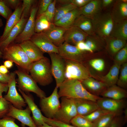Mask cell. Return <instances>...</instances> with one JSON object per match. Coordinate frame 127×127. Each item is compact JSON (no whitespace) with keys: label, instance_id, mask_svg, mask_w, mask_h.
Segmentation results:
<instances>
[{"label":"cell","instance_id":"obj_1","mask_svg":"<svg viewBox=\"0 0 127 127\" xmlns=\"http://www.w3.org/2000/svg\"><path fill=\"white\" fill-rule=\"evenodd\" d=\"M59 88L58 93L60 98L83 99L96 102L101 97L90 93L81 81L76 80L65 79Z\"/></svg>","mask_w":127,"mask_h":127},{"label":"cell","instance_id":"obj_2","mask_svg":"<svg viewBox=\"0 0 127 127\" xmlns=\"http://www.w3.org/2000/svg\"><path fill=\"white\" fill-rule=\"evenodd\" d=\"M58 48V54L64 59L83 64L91 59L100 57L105 54L103 51L93 53L82 51L75 46L65 42Z\"/></svg>","mask_w":127,"mask_h":127},{"label":"cell","instance_id":"obj_3","mask_svg":"<svg viewBox=\"0 0 127 127\" xmlns=\"http://www.w3.org/2000/svg\"><path fill=\"white\" fill-rule=\"evenodd\" d=\"M30 75L37 83L45 86L53 80L49 59L44 57L32 64L29 71Z\"/></svg>","mask_w":127,"mask_h":127},{"label":"cell","instance_id":"obj_4","mask_svg":"<svg viewBox=\"0 0 127 127\" xmlns=\"http://www.w3.org/2000/svg\"><path fill=\"white\" fill-rule=\"evenodd\" d=\"M3 52L4 59L14 63L18 67L28 73L33 62L28 58L19 44L13 42Z\"/></svg>","mask_w":127,"mask_h":127},{"label":"cell","instance_id":"obj_5","mask_svg":"<svg viewBox=\"0 0 127 127\" xmlns=\"http://www.w3.org/2000/svg\"><path fill=\"white\" fill-rule=\"evenodd\" d=\"M14 72L18 77L16 81L19 89L26 93L33 92L40 98L46 97L45 92L38 87L37 83L25 70L18 67V69Z\"/></svg>","mask_w":127,"mask_h":127},{"label":"cell","instance_id":"obj_6","mask_svg":"<svg viewBox=\"0 0 127 127\" xmlns=\"http://www.w3.org/2000/svg\"><path fill=\"white\" fill-rule=\"evenodd\" d=\"M95 34L105 39L109 36L114 22L110 12H101L92 19Z\"/></svg>","mask_w":127,"mask_h":127},{"label":"cell","instance_id":"obj_7","mask_svg":"<svg viewBox=\"0 0 127 127\" xmlns=\"http://www.w3.org/2000/svg\"><path fill=\"white\" fill-rule=\"evenodd\" d=\"M65 61V79L76 80L81 82L92 77L91 74L85 64L66 60Z\"/></svg>","mask_w":127,"mask_h":127},{"label":"cell","instance_id":"obj_8","mask_svg":"<svg viewBox=\"0 0 127 127\" xmlns=\"http://www.w3.org/2000/svg\"><path fill=\"white\" fill-rule=\"evenodd\" d=\"M78 115L74 99L63 97H61L60 107L53 119L70 124L71 120Z\"/></svg>","mask_w":127,"mask_h":127},{"label":"cell","instance_id":"obj_9","mask_svg":"<svg viewBox=\"0 0 127 127\" xmlns=\"http://www.w3.org/2000/svg\"><path fill=\"white\" fill-rule=\"evenodd\" d=\"M58 88L56 87L51 95L40 98L39 104L41 111L48 118L53 119L60 106Z\"/></svg>","mask_w":127,"mask_h":127},{"label":"cell","instance_id":"obj_10","mask_svg":"<svg viewBox=\"0 0 127 127\" xmlns=\"http://www.w3.org/2000/svg\"><path fill=\"white\" fill-rule=\"evenodd\" d=\"M10 79L8 83V89L4 98L11 103L15 107L23 109L27 104L24 99L18 93L16 87L17 83L16 79V73L14 71L10 73Z\"/></svg>","mask_w":127,"mask_h":127},{"label":"cell","instance_id":"obj_11","mask_svg":"<svg viewBox=\"0 0 127 127\" xmlns=\"http://www.w3.org/2000/svg\"><path fill=\"white\" fill-rule=\"evenodd\" d=\"M48 54L51 60L52 74L55 80L56 87L58 88L65 79V60L58 54L51 53Z\"/></svg>","mask_w":127,"mask_h":127},{"label":"cell","instance_id":"obj_12","mask_svg":"<svg viewBox=\"0 0 127 127\" xmlns=\"http://www.w3.org/2000/svg\"><path fill=\"white\" fill-rule=\"evenodd\" d=\"M99 108L121 115L126 109L127 102L125 99L116 100L110 98L101 97L96 102Z\"/></svg>","mask_w":127,"mask_h":127},{"label":"cell","instance_id":"obj_13","mask_svg":"<svg viewBox=\"0 0 127 127\" xmlns=\"http://www.w3.org/2000/svg\"><path fill=\"white\" fill-rule=\"evenodd\" d=\"M38 9V6L35 4L32 8L29 17L21 32L16 37L14 42L20 44L30 40L35 34V17Z\"/></svg>","mask_w":127,"mask_h":127},{"label":"cell","instance_id":"obj_14","mask_svg":"<svg viewBox=\"0 0 127 127\" xmlns=\"http://www.w3.org/2000/svg\"><path fill=\"white\" fill-rule=\"evenodd\" d=\"M30 40L44 53L59 54L58 47L53 43L43 32L35 33Z\"/></svg>","mask_w":127,"mask_h":127},{"label":"cell","instance_id":"obj_15","mask_svg":"<svg viewBox=\"0 0 127 127\" xmlns=\"http://www.w3.org/2000/svg\"><path fill=\"white\" fill-rule=\"evenodd\" d=\"M31 110L28 106L24 109H19L14 107L11 103L9 111L6 116L16 119L21 124L29 127H37L34 122L30 114Z\"/></svg>","mask_w":127,"mask_h":127},{"label":"cell","instance_id":"obj_16","mask_svg":"<svg viewBox=\"0 0 127 127\" xmlns=\"http://www.w3.org/2000/svg\"><path fill=\"white\" fill-rule=\"evenodd\" d=\"M18 89L31 110L32 114V117L36 125L38 127L44 124L45 123L43 120L44 115L35 103L32 95L29 93H26L20 89Z\"/></svg>","mask_w":127,"mask_h":127},{"label":"cell","instance_id":"obj_17","mask_svg":"<svg viewBox=\"0 0 127 127\" xmlns=\"http://www.w3.org/2000/svg\"><path fill=\"white\" fill-rule=\"evenodd\" d=\"M88 35L78 27L73 26L66 29L64 35V42L75 46L78 43L84 41Z\"/></svg>","mask_w":127,"mask_h":127},{"label":"cell","instance_id":"obj_18","mask_svg":"<svg viewBox=\"0 0 127 127\" xmlns=\"http://www.w3.org/2000/svg\"><path fill=\"white\" fill-rule=\"evenodd\" d=\"M78 115H87L93 111L100 109L96 102L85 99H74Z\"/></svg>","mask_w":127,"mask_h":127},{"label":"cell","instance_id":"obj_19","mask_svg":"<svg viewBox=\"0 0 127 127\" xmlns=\"http://www.w3.org/2000/svg\"><path fill=\"white\" fill-rule=\"evenodd\" d=\"M121 67V65L114 63L108 73L105 75L91 74L92 77L104 83L108 87L116 84Z\"/></svg>","mask_w":127,"mask_h":127},{"label":"cell","instance_id":"obj_20","mask_svg":"<svg viewBox=\"0 0 127 127\" xmlns=\"http://www.w3.org/2000/svg\"><path fill=\"white\" fill-rule=\"evenodd\" d=\"M28 18L22 16L16 25L12 29L7 37L0 42V48L4 51L10 44L13 42L23 30Z\"/></svg>","mask_w":127,"mask_h":127},{"label":"cell","instance_id":"obj_21","mask_svg":"<svg viewBox=\"0 0 127 127\" xmlns=\"http://www.w3.org/2000/svg\"><path fill=\"white\" fill-rule=\"evenodd\" d=\"M110 13L114 23L127 20V0H115Z\"/></svg>","mask_w":127,"mask_h":127},{"label":"cell","instance_id":"obj_22","mask_svg":"<svg viewBox=\"0 0 127 127\" xmlns=\"http://www.w3.org/2000/svg\"><path fill=\"white\" fill-rule=\"evenodd\" d=\"M19 44L28 58L33 62L45 57L44 53L30 40L24 41Z\"/></svg>","mask_w":127,"mask_h":127},{"label":"cell","instance_id":"obj_23","mask_svg":"<svg viewBox=\"0 0 127 127\" xmlns=\"http://www.w3.org/2000/svg\"><path fill=\"white\" fill-rule=\"evenodd\" d=\"M66 29L52 23L48 29L43 32L54 45L58 47L64 42V35Z\"/></svg>","mask_w":127,"mask_h":127},{"label":"cell","instance_id":"obj_24","mask_svg":"<svg viewBox=\"0 0 127 127\" xmlns=\"http://www.w3.org/2000/svg\"><path fill=\"white\" fill-rule=\"evenodd\" d=\"M81 82L89 92L97 96H99L108 87L104 83L92 77H89Z\"/></svg>","mask_w":127,"mask_h":127},{"label":"cell","instance_id":"obj_25","mask_svg":"<svg viewBox=\"0 0 127 127\" xmlns=\"http://www.w3.org/2000/svg\"><path fill=\"white\" fill-rule=\"evenodd\" d=\"M22 11V4L19 6L7 20L3 34L0 37V42L4 40L8 36L12 29L20 20Z\"/></svg>","mask_w":127,"mask_h":127},{"label":"cell","instance_id":"obj_26","mask_svg":"<svg viewBox=\"0 0 127 127\" xmlns=\"http://www.w3.org/2000/svg\"><path fill=\"white\" fill-rule=\"evenodd\" d=\"M101 0H91L83 7L79 8L80 15L91 19L102 12Z\"/></svg>","mask_w":127,"mask_h":127},{"label":"cell","instance_id":"obj_27","mask_svg":"<svg viewBox=\"0 0 127 127\" xmlns=\"http://www.w3.org/2000/svg\"><path fill=\"white\" fill-rule=\"evenodd\" d=\"M104 39L105 48L109 54L113 56L127 44L125 40L110 36Z\"/></svg>","mask_w":127,"mask_h":127},{"label":"cell","instance_id":"obj_28","mask_svg":"<svg viewBox=\"0 0 127 127\" xmlns=\"http://www.w3.org/2000/svg\"><path fill=\"white\" fill-rule=\"evenodd\" d=\"M84 42L88 52L90 53L95 52L97 51H100L104 48H105V39L96 34L88 35Z\"/></svg>","mask_w":127,"mask_h":127},{"label":"cell","instance_id":"obj_29","mask_svg":"<svg viewBox=\"0 0 127 127\" xmlns=\"http://www.w3.org/2000/svg\"><path fill=\"white\" fill-rule=\"evenodd\" d=\"M80 15L79 8H77L68 12L53 23L56 26L67 29L73 26L76 19Z\"/></svg>","mask_w":127,"mask_h":127},{"label":"cell","instance_id":"obj_30","mask_svg":"<svg viewBox=\"0 0 127 127\" xmlns=\"http://www.w3.org/2000/svg\"><path fill=\"white\" fill-rule=\"evenodd\" d=\"M100 96L103 97L121 100L127 98V92L126 89L115 85L108 87Z\"/></svg>","mask_w":127,"mask_h":127},{"label":"cell","instance_id":"obj_31","mask_svg":"<svg viewBox=\"0 0 127 127\" xmlns=\"http://www.w3.org/2000/svg\"><path fill=\"white\" fill-rule=\"evenodd\" d=\"M73 26L78 27L88 36L96 34L93 29L91 19L83 15H80L77 17Z\"/></svg>","mask_w":127,"mask_h":127},{"label":"cell","instance_id":"obj_32","mask_svg":"<svg viewBox=\"0 0 127 127\" xmlns=\"http://www.w3.org/2000/svg\"><path fill=\"white\" fill-rule=\"evenodd\" d=\"M109 36L127 40V20L114 23Z\"/></svg>","mask_w":127,"mask_h":127},{"label":"cell","instance_id":"obj_33","mask_svg":"<svg viewBox=\"0 0 127 127\" xmlns=\"http://www.w3.org/2000/svg\"><path fill=\"white\" fill-rule=\"evenodd\" d=\"M52 23L43 15L37 16L35 20V32L39 33L48 29L50 27Z\"/></svg>","mask_w":127,"mask_h":127},{"label":"cell","instance_id":"obj_34","mask_svg":"<svg viewBox=\"0 0 127 127\" xmlns=\"http://www.w3.org/2000/svg\"><path fill=\"white\" fill-rule=\"evenodd\" d=\"M56 8L53 23L58 20L62 17L68 12L75 9L77 7L72 4H64Z\"/></svg>","mask_w":127,"mask_h":127},{"label":"cell","instance_id":"obj_35","mask_svg":"<svg viewBox=\"0 0 127 127\" xmlns=\"http://www.w3.org/2000/svg\"><path fill=\"white\" fill-rule=\"evenodd\" d=\"M116 116L115 114L113 113L105 115L93 123L94 127H108Z\"/></svg>","mask_w":127,"mask_h":127},{"label":"cell","instance_id":"obj_36","mask_svg":"<svg viewBox=\"0 0 127 127\" xmlns=\"http://www.w3.org/2000/svg\"><path fill=\"white\" fill-rule=\"evenodd\" d=\"M70 123L76 127H94L93 123L78 115L71 120Z\"/></svg>","mask_w":127,"mask_h":127},{"label":"cell","instance_id":"obj_37","mask_svg":"<svg viewBox=\"0 0 127 127\" xmlns=\"http://www.w3.org/2000/svg\"><path fill=\"white\" fill-rule=\"evenodd\" d=\"M119 75L117 83V85L125 89L127 88V63L122 65Z\"/></svg>","mask_w":127,"mask_h":127},{"label":"cell","instance_id":"obj_38","mask_svg":"<svg viewBox=\"0 0 127 127\" xmlns=\"http://www.w3.org/2000/svg\"><path fill=\"white\" fill-rule=\"evenodd\" d=\"M36 0H22V11L21 16L28 18L32 8L36 4Z\"/></svg>","mask_w":127,"mask_h":127},{"label":"cell","instance_id":"obj_39","mask_svg":"<svg viewBox=\"0 0 127 127\" xmlns=\"http://www.w3.org/2000/svg\"><path fill=\"white\" fill-rule=\"evenodd\" d=\"M114 60L115 63L121 65L126 63L127 60V44L116 53Z\"/></svg>","mask_w":127,"mask_h":127},{"label":"cell","instance_id":"obj_40","mask_svg":"<svg viewBox=\"0 0 127 127\" xmlns=\"http://www.w3.org/2000/svg\"><path fill=\"white\" fill-rule=\"evenodd\" d=\"M110 113H112L100 109L87 115L82 116L90 121L94 123L104 115Z\"/></svg>","mask_w":127,"mask_h":127},{"label":"cell","instance_id":"obj_41","mask_svg":"<svg viewBox=\"0 0 127 127\" xmlns=\"http://www.w3.org/2000/svg\"><path fill=\"white\" fill-rule=\"evenodd\" d=\"M15 120L13 117L6 116L0 119V127H26L22 124L21 127L19 126L15 123Z\"/></svg>","mask_w":127,"mask_h":127},{"label":"cell","instance_id":"obj_42","mask_svg":"<svg viewBox=\"0 0 127 127\" xmlns=\"http://www.w3.org/2000/svg\"><path fill=\"white\" fill-rule=\"evenodd\" d=\"M56 0H53L49 5L46 12L42 15L45 16L49 21L52 23L55 14Z\"/></svg>","mask_w":127,"mask_h":127},{"label":"cell","instance_id":"obj_43","mask_svg":"<svg viewBox=\"0 0 127 127\" xmlns=\"http://www.w3.org/2000/svg\"><path fill=\"white\" fill-rule=\"evenodd\" d=\"M90 65L96 71H101L105 67V62L104 60L100 58H95L91 59L89 62Z\"/></svg>","mask_w":127,"mask_h":127},{"label":"cell","instance_id":"obj_44","mask_svg":"<svg viewBox=\"0 0 127 127\" xmlns=\"http://www.w3.org/2000/svg\"><path fill=\"white\" fill-rule=\"evenodd\" d=\"M11 104L2 96H0V119L6 116L9 109Z\"/></svg>","mask_w":127,"mask_h":127},{"label":"cell","instance_id":"obj_45","mask_svg":"<svg viewBox=\"0 0 127 127\" xmlns=\"http://www.w3.org/2000/svg\"><path fill=\"white\" fill-rule=\"evenodd\" d=\"M43 119L45 123L52 126L56 127H76L71 124L67 123L54 119L48 118L44 116Z\"/></svg>","mask_w":127,"mask_h":127},{"label":"cell","instance_id":"obj_46","mask_svg":"<svg viewBox=\"0 0 127 127\" xmlns=\"http://www.w3.org/2000/svg\"><path fill=\"white\" fill-rule=\"evenodd\" d=\"M12 13L10 8L2 0H0V15L7 20Z\"/></svg>","mask_w":127,"mask_h":127},{"label":"cell","instance_id":"obj_47","mask_svg":"<svg viewBox=\"0 0 127 127\" xmlns=\"http://www.w3.org/2000/svg\"><path fill=\"white\" fill-rule=\"evenodd\" d=\"M52 0H40L37 12V16L42 15L46 11L49 5L53 1Z\"/></svg>","mask_w":127,"mask_h":127},{"label":"cell","instance_id":"obj_48","mask_svg":"<svg viewBox=\"0 0 127 127\" xmlns=\"http://www.w3.org/2000/svg\"><path fill=\"white\" fill-rule=\"evenodd\" d=\"M127 120L124 117L116 116L114 119L108 127H123L126 123Z\"/></svg>","mask_w":127,"mask_h":127},{"label":"cell","instance_id":"obj_49","mask_svg":"<svg viewBox=\"0 0 127 127\" xmlns=\"http://www.w3.org/2000/svg\"><path fill=\"white\" fill-rule=\"evenodd\" d=\"M9 8L15 10L22 4V0H2Z\"/></svg>","mask_w":127,"mask_h":127},{"label":"cell","instance_id":"obj_50","mask_svg":"<svg viewBox=\"0 0 127 127\" xmlns=\"http://www.w3.org/2000/svg\"><path fill=\"white\" fill-rule=\"evenodd\" d=\"M91 0H68L69 4H72L77 7L80 8L88 3Z\"/></svg>","mask_w":127,"mask_h":127},{"label":"cell","instance_id":"obj_51","mask_svg":"<svg viewBox=\"0 0 127 127\" xmlns=\"http://www.w3.org/2000/svg\"><path fill=\"white\" fill-rule=\"evenodd\" d=\"M10 77V74H4L0 73V82L3 83L8 84Z\"/></svg>","mask_w":127,"mask_h":127},{"label":"cell","instance_id":"obj_52","mask_svg":"<svg viewBox=\"0 0 127 127\" xmlns=\"http://www.w3.org/2000/svg\"><path fill=\"white\" fill-rule=\"evenodd\" d=\"M75 46L81 51L88 52L87 49L84 41H81L78 43Z\"/></svg>","mask_w":127,"mask_h":127},{"label":"cell","instance_id":"obj_53","mask_svg":"<svg viewBox=\"0 0 127 127\" xmlns=\"http://www.w3.org/2000/svg\"><path fill=\"white\" fill-rule=\"evenodd\" d=\"M8 84H4L0 82V96H2V93L8 91Z\"/></svg>","mask_w":127,"mask_h":127},{"label":"cell","instance_id":"obj_54","mask_svg":"<svg viewBox=\"0 0 127 127\" xmlns=\"http://www.w3.org/2000/svg\"><path fill=\"white\" fill-rule=\"evenodd\" d=\"M115 0H102V8H105L109 6L114 3Z\"/></svg>","mask_w":127,"mask_h":127},{"label":"cell","instance_id":"obj_55","mask_svg":"<svg viewBox=\"0 0 127 127\" xmlns=\"http://www.w3.org/2000/svg\"><path fill=\"white\" fill-rule=\"evenodd\" d=\"M13 62L11 60H7L4 62V65L7 68H10L13 66Z\"/></svg>","mask_w":127,"mask_h":127},{"label":"cell","instance_id":"obj_56","mask_svg":"<svg viewBox=\"0 0 127 127\" xmlns=\"http://www.w3.org/2000/svg\"><path fill=\"white\" fill-rule=\"evenodd\" d=\"M9 72L7 68L4 65L0 66V73L4 74H6Z\"/></svg>","mask_w":127,"mask_h":127},{"label":"cell","instance_id":"obj_57","mask_svg":"<svg viewBox=\"0 0 127 127\" xmlns=\"http://www.w3.org/2000/svg\"><path fill=\"white\" fill-rule=\"evenodd\" d=\"M37 127H56L50 125L46 123H45L43 125H42L41 126H38Z\"/></svg>","mask_w":127,"mask_h":127},{"label":"cell","instance_id":"obj_58","mask_svg":"<svg viewBox=\"0 0 127 127\" xmlns=\"http://www.w3.org/2000/svg\"><path fill=\"white\" fill-rule=\"evenodd\" d=\"M3 25V23L2 19L0 17V28L2 27Z\"/></svg>","mask_w":127,"mask_h":127},{"label":"cell","instance_id":"obj_59","mask_svg":"<svg viewBox=\"0 0 127 127\" xmlns=\"http://www.w3.org/2000/svg\"><path fill=\"white\" fill-rule=\"evenodd\" d=\"M2 54V53L0 50V57L1 56Z\"/></svg>","mask_w":127,"mask_h":127}]
</instances>
